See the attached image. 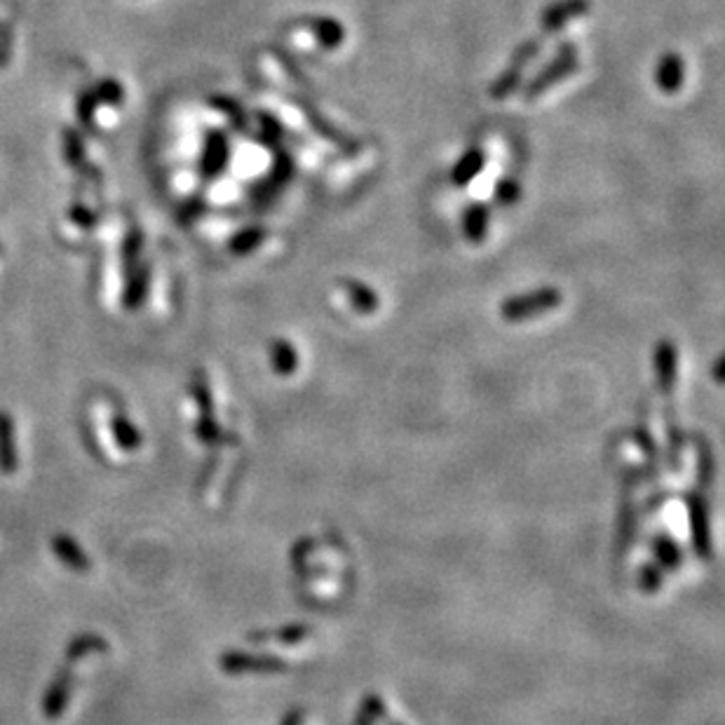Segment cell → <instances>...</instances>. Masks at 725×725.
Instances as JSON below:
<instances>
[{"instance_id":"cell-9","label":"cell","mask_w":725,"mask_h":725,"mask_svg":"<svg viewBox=\"0 0 725 725\" xmlns=\"http://www.w3.org/2000/svg\"><path fill=\"white\" fill-rule=\"evenodd\" d=\"M521 76H524V69H521V66H514V64L507 66V71L500 73V76L493 80L491 97L493 99H507V97H510V94H514L519 90Z\"/></svg>"},{"instance_id":"cell-8","label":"cell","mask_w":725,"mask_h":725,"mask_svg":"<svg viewBox=\"0 0 725 725\" xmlns=\"http://www.w3.org/2000/svg\"><path fill=\"white\" fill-rule=\"evenodd\" d=\"M343 287H345V291H348V298L357 310H362V313H371V310L378 308L376 291L367 287V284L355 282V280H345Z\"/></svg>"},{"instance_id":"cell-13","label":"cell","mask_w":725,"mask_h":725,"mask_svg":"<svg viewBox=\"0 0 725 725\" xmlns=\"http://www.w3.org/2000/svg\"><path fill=\"white\" fill-rule=\"evenodd\" d=\"M266 237V233H263L261 228H254V230H247L245 235H240V245H235L240 252H247V249H252L256 245H261V240Z\"/></svg>"},{"instance_id":"cell-3","label":"cell","mask_w":725,"mask_h":725,"mask_svg":"<svg viewBox=\"0 0 725 725\" xmlns=\"http://www.w3.org/2000/svg\"><path fill=\"white\" fill-rule=\"evenodd\" d=\"M589 0H559V3L550 5L542 15V31L554 33L571 22L575 17L587 15Z\"/></svg>"},{"instance_id":"cell-2","label":"cell","mask_w":725,"mask_h":725,"mask_svg":"<svg viewBox=\"0 0 725 725\" xmlns=\"http://www.w3.org/2000/svg\"><path fill=\"white\" fill-rule=\"evenodd\" d=\"M575 69H578V47H575L573 43H564L561 45L557 57H554L552 62L545 66V69L538 71V76H535L531 83L526 85L524 97L538 99L540 94H545L552 85H557V83H561V80H566L568 76H573Z\"/></svg>"},{"instance_id":"cell-7","label":"cell","mask_w":725,"mask_h":725,"mask_svg":"<svg viewBox=\"0 0 725 725\" xmlns=\"http://www.w3.org/2000/svg\"><path fill=\"white\" fill-rule=\"evenodd\" d=\"M310 31H313L317 43H320L322 47H327V50H336V47L345 40L343 24L338 22V19H331V17L313 19V22H310Z\"/></svg>"},{"instance_id":"cell-5","label":"cell","mask_w":725,"mask_h":725,"mask_svg":"<svg viewBox=\"0 0 725 725\" xmlns=\"http://www.w3.org/2000/svg\"><path fill=\"white\" fill-rule=\"evenodd\" d=\"M484 162H486V155L481 148H470V151L460 155L456 167H453V172H451L453 184H456L458 188L472 184V181L481 174V169H484Z\"/></svg>"},{"instance_id":"cell-6","label":"cell","mask_w":725,"mask_h":725,"mask_svg":"<svg viewBox=\"0 0 725 725\" xmlns=\"http://www.w3.org/2000/svg\"><path fill=\"white\" fill-rule=\"evenodd\" d=\"M489 221H491V212L486 205H472L465 209L463 214V233L474 245L484 242L486 233H489Z\"/></svg>"},{"instance_id":"cell-4","label":"cell","mask_w":725,"mask_h":725,"mask_svg":"<svg viewBox=\"0 0 725 725\" xmlns=\"http://www.w3.org/2000/svg\"><path fill=\"white\" fill-rule=\"evenodd\" d=\"M683 78H686V66H683V59L676 52H667L657 64V85H660L662 92L674 94L681 90Z\"/></svg>"},{"instance_id":"cell-12","label":"cell","mask_w":725,"mask_h":725,"mask_svg":"<svg viewBox=\"0 0 725 725\" xmlns=\"http://www.w3.org/2000/svg\"><path fill=\"white\" fill-rule=\"evenodd\" d=\"M273 350H277V367L280 369L296 367V350H291V345L280 341Z\"/></svg>"},{"instance_id":"cell-11","label":"cell","mask_w":725,"mask_h":725,"mask_svg":"<svg viewBox=\"0 0 725 725\" xmlns=\"http://www.w3.org/2000/svg\"><path fill=\"white\" fill-rule=\"evenodd\" d=\"M493 195H496L498 205L510 207V205H514V202H519V198H521V186L514 179H503L496 186V193H493Z\"/></svg>"},{"instance_id":"cell-1","label":"cell","mask_w":725,"mask_h":725,"mask_svg":"<svg viewBox=\"0 0 725 725\" xmlns=\"http://www.w3.org/2000/svg\"><path fill=\"white\" fill-rule=\"evenodd\" d=\"M557 306H561V291L545 287L507 298L503 306H500V313H503L507 322H526Z\"/></svg>"},{"instance_id":"cell-10","label":"cell","mask_w":725,"mask_h":725,"mask_svg":"<svg viewBox=\"0 0 725 725\" xmlns=\"http://www.w3.org/2000/svg\"><path fill=\"white\" fill-rule=\"evenodd\" d=\"M540 50H542L540 40H535V38L533 40H526V43H521L517 47V50L512 52V62L510 64L521 66V69H526V64H531L533 59L540 54Z\"/></svg>"}]
</instances>
